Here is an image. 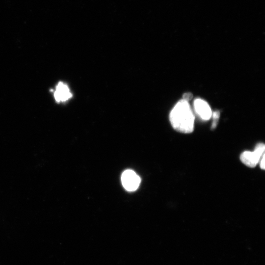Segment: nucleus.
I'll return each mask as SVG.
<instances>
[{
  "instance_id": "obj_5",
  "label": "nucleus",
  "mask_w": 265,
  "mask_h": 265,
  "mask_svg": "<svg viewBox=\"0 0 265 265\" xmlns=\"http://www.w3.org/2000/svg\"><path fill=\"white\" fill-rule=\"evenodd\" d=\"M72 96L68 85L63 82H59L57 84L54 92V98L56 102H65Z\"/></svg>"
},
{
  "instance_id": "obj_6",
  "label": "nucleus",
  "mask_w": 265,
  "mask_h": 265,
  "mask_svg": "<svg viewBox=\"0 0 265 265\" xmlns=\"http://www.w3.org/2000/svg\"><path fill=\"white\" fill-rule=\"evenodd\" d=\"M219 115L220 113L218 111H215L212 113V116L213 117V119L214 120L212 124V128H214L216 127L217 120L219 117Z\"/></svg>"
},
{
  "instance_id": "obj_7",
  "label": "nucleus",
  "mask_w": 265,
  "mask_h": 265,
  "mask_svg": "<svg viewBox=\"0 0 265 265\" xmlns=\"http://www.w3.org/2000/svg\"><path fill=\"white\" fill-rule=\"evenodd\" d=\"M193 95L191 93H186L183 95V99L184 100L188 101L190 100H191L192 98Z\"/></svg>"
},
{
  "instance_id": "obj_1",
  "label": "nucleus",
  "mask_w": 265,
  "mask_h": 265,
  "mask_svg": "<svg viewBox=\"0 0 265 265\" xmlns=\"http://www.w3.org/2000/svg\"><path fill=\"white\" fill-rule=\"evenodd\" d=\"M169 119L173 128L180 132L188 133L193 131L194 116L188 101L180 100L171 111Z\"/></svg>"
},
{
  "instance_id": "obj_4",
  "label": "nucleus",
  "mask_w": 265,
  "mask_h": 265,
  "mask_svg": "<svg viewBox=\"0 0 265 265\" xmlns=\"http://www.w3.org/2000/svg\"><path fill=\"white\" fill-rule=\"evenodd\" d=\"M195 111L200 117L204 120H208L212 117V111L209 105L205 101L196 99L194 102Z\"/></svg>"
},
{
  "instance_id": "obj_2",
  "label": "nucleus",
  "mask_w": 265,
  "mask_h": 265,
  "mask_svg": "<svg viewBox=\"0 0 265 265\" xmlns=\"http://www.w3.org/2000/svg\"><path fill=\"white\" fill-rule=\"evenodd\" d=\"M265 145L263 143L257 144L254 151H246L240 156L241 161L249 167H254L259 163L262 157L265 154Z\"/></svg>"
},
{
  "instance_id": "obj_8",
  "label": "nucleus",
  "mask_w": 265,
  "mask_h": 265,
  "mask_svg": "<svg viewBox=\"0 0 265 265\" xmlns=\"http://www.w3.org/2000/svg\"><path fill=\"white\" fill-rule=\"evenodd\" d=\"M265 154L262 157L261 159H260L259 163L260 164V166L262 169H265Z\"/></svg>"
},
{
  "instance_id": "obj_3",
  "label": "nucleus",
  "mask_w": 265,
  "mask_h": 265,
  "mask_svg": "<svg viewBox=\"0 0 265 265\" xmlns=\"http://www.w3.org/2000/svg\"><path fill=\"white\" fill-rule=\"evenodd\" d=\"M121 181L126 190L132 191L138 187L140 183V178L133 171L126 170L122 174Z\"/></svg>"
}]
</instances>
